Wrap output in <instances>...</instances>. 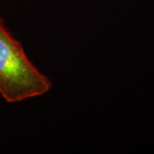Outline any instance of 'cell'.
<instances>
[{"label":"cell","instance_id":"1","mask_svg":"<svg viewBox=\"0 0 154 154\" xmlns=\"http://www.w3.org/2000/svg\"><path fill=\"white\" fill-rule=\"evenodd\" d=\"M51 82L28 59L22 45L0 19V94L17 103L47 94Z\"/></svg>","mask_w":154,"mask_h":154}]
</instances>
